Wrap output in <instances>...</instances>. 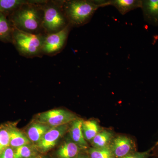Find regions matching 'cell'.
<instances>
[{
	"mask_svg": "<svg viewBox=\"0 0 158 158\" xmlns=\"http://www.w3.org/2000/svg\"><path fill=\"white\" fill-rule=\"evenodd\" d=\"M44 1H30L9 15V19L15 28L19 31L39 34H44L42 24Z\"/></svg>",
	"mask_w": 158,
	"mask_h": 158,
	"instance_id": "obj_1",
	"label": "cell"
},
{
	"mask_svg": "<svg viewBox=\"0 0 158 158\" xmlns=\"http://www.w3.org/2000/svg\"><path fill=\"white\" fill-rule=\"evenodd\" d=\"M109 1L70 0L62 1V7L69 23L73 27L88 23L96 10L107 6Z\"/></svg>",
	"mask_w": 158,
	"mask_h": 158,
	"instance_id": "obj_2",
	"label": "cell"
},
{
	"mask_svg": "<svg viewBox=\"0 0 158 158\" xmlns=\"http://www.w3.org/2000/svg\"><path fill=\"white\" fill-rule=\"evenodd\" d=\"M62 1H44L42 27L45 35L62 31L69 24L62 7Z\"/></svg>",
	"mask_w": 158,
	"mask_h": 158,
	"instance_id": "obj_3",
	"label": "cell"
},
{
	"mask_svg": "<svg viewBox=\"0 0 158 158\" xmlns=\"http://www.w3.org/2000/svg\"><path fill=\"white\" fill-rule=\"evenodd\" d=\"M45 34H30L14 29L12 44L20 55L27 58L42 56Z\"/></svg>",
	"mask_w": 158,
	"mask_h": 158,
	"instance_id": "obj_4",
	"label": "cell"
},
{
	"mask_svg": "<svg viewBox=\"0 0 158 158\" xmlns=\"http://www.w3.org/2000/svg\"><path fill=\"white\" fill-rule=\"evenodd\" d=\"M72 28L69 24L62 31L45 35L42 48L43 55L53 56L60 52L66 45Z\"/></svg>",
	"mask_w": 158,
	"mask_h": 158,
	"instance_id": "obj_5",
	"label": "cell"
},
{
	"mask_svg": "<svg viewBox=\"0 0 158 158\" xmlns=\"http://www.w3.org/2000/svg\"><path fill=\"white\" fill-rule=\"evenodd\" d=\"M77 118L76 115L64 109H55L40 113L36 121L52 127L69 124Z\"/></svg>",
	"mask_w": 158,
	"mask_h": 158,
	"instance_id": "obj_6",
	"label": "cell"
},
{
	"mask_svg": "<svg viewBox=\"0 0 158 158\" xmlns=\"http://www.w3.org/2000/svg\"><path fill=\"white\" fill-rule=\"evenodd\" d=\"M69 128V124L51 128L35 145L37 150L41 154L48 152L55 147L59 139L62 138Z\"/></svg>",
	"mask_w": 158,
	"mask_h": 158,
	"instance_id": "obj_7",
	"label": "cell"
},
{
	"mask_svg": "<svg viewBox=\"0 0 158 158\" xmlns=\"http://www.w3.org/2000/svg\"><path fill=\"white\" fill-rule=\"evenodd\" d=\"M115 158H123L137 151L135 141L129 136H114L109 145Z\"/></svg>",
	"mask_w": 158,
	"mask_h": 158,
	"instance_id": "obj_8",
	"label": "cell"
},
{
	"mask_svg": "<svg viewBox=\"0 0 158 158\" xmlns=\"http://www.w3.org/2000/svg\"><path fill=\"white\" fill-rule=\"evenodd\" d=\"M141 9L144 21L150 25L158 26V0H142Z\"/></svg>",
	"mask_w": 158,
	"mask_h": 158,
	"instance_id": "obj_9",
	"label": "cell"
},
{
	"mask_svg": "<svg viewBox=\"0 0 158 158\" xmlns=\"http://www.w3.org/2000/svg\"><path fill=\"white\" fill-rule=\"evenodd\" d=\"M83 121V119L81 118H77L71 123L69 130L71 140L78 145L82 150L85 151L89 147L82 131Z\"/></svg>",
	"mask_w": 158,
	"mask_h": 158,
	"instance_id": "obj_10",
	"label": "cell"
},
{
	"mask_svg": "<svg viewBox=\"0 0 158 158\" xmlns=\"http://www.w3.org/2000/svg\"><path fill=\"white\" fill-rule=\"evenodd\" d=\"M51 128L48 125L35 121L28 127L26 134L31 142L36 145Z\"/></svg>",
	"mask_w": 158,
	"mask_h": 158,
	"instance_id": "obj_11",
	"label": "cell"
},
{
	"mask_svg": "<svg viewBox=\"0 0 158 158\" xmlns=\"http://www.w3.org/2000/svg\"><path fill=\"white\" fill-rule=\"evenodd\" d=\"M82 151L81 148L71 139L67 140L57 150L55 154L56 158H76Z\"/></svg>",
	"mask_w": 158,
	"mask_h": 158,
	"instance_id": "obj_12",
	"label": "cell"
},
{
	"mask_svg": "<svg viewBox=\"0 0 158 158\" xmlns=\"http://www.w3.org/2000/svg\"><path fill=\"white\" fill-rule=\"evenodd\" d=\"M33 144L26 134L14 125L10 124V146L15 149L17 148Z\"/></svg>",
	"mask_w": 158,
	"mask_h": 158,
	"instance_id": "obj_13",
	"label": "cell"
},
{
	"mask_svg": "<svg viewBox=\"0 0 158 158\" xmlns=\"http://www.w3.org/2000/svg\"><path fill=\"white\" fill-rule=\"evenodd\" d=\"M142 0H111L108 6L115 7L119 13L124 15L129 11L141 8Z\"/></svg>",
	"mask_w": 158,
	"mask_h": 158,
	"instance_id": "obj_14",
	"label": "cell"
},
{
	"mask_svg": "<svg viewBox=\"0 0 158 158\" xmlns=\"http://www.w3.org/2000/svg\"><path fill=\"white\" fill-rule=\"evenodd\" d=\"M14 29L9 18L0 13V41L12 43Z\"/></svg>",
	"mask_w": 158,
	"mask_h": 158,
	"instance_id": "obj_15",
	"label": "cell"
},
{
	"mask_svg": "<svg viewBox=\"0 0 158 158\" xmlns=\"http://www.w3.org/2000/svg\"><path fill=\"white\" fill-rule=\"evenodd\" d=\"M82 129L86 141L90 142L102 129L96 120L90 119L87 120H83Z\"/></svg>",
	"mask_w": 158,
	"mask_h": 158,
	"instance_id": "obj_16",
	"label": "cell"
},
{
	"mask_svg": "<svg viewBox=\"0 0 158 158\" xmlns=\"http://www.w3.org/2000/svg\"><path fill=\"white\" fill-rule=\"evenodd\" d=\"M114 136V133L112 131L102 129L90 142L92 147L95 148L109 147Z\"/></svg>",
	"mask_w": 158,
	"mask_h": 158,
	"instance_id": "obj_17",
	"label": "cell"
},
{
	"mask_svg": "<svg viewBox=\"0 0 158 158\" xmlns=\"http://www.w3.org/2000/svg\"><path fill=\"white\" fill-rule=\"evenodd\" d=\"M30 1L0 0V13L9 17L12 13Z\"/></svg>",
	"mask_w": 158,
	"mask_h": 158,
	"instance_id": "obj_18",
	"label": "cell"
},
{
	"mask_svg": "<svg viewBox=\"0 0 158 158\" xmlns=\"http://www.w3.org/2000/svg\"><path fill=\"white\" fill-rule=\"evenodd\" d=\"M14 151L15 158H32L41 155L33 144L17 148Z\"/></svg>",
	"mask_w": 158,
	"mask_h": 158,
	"instance_id": "obj_19",
	"label": "cell"
},
{
	"mask_svg": "<svg viewBox=\"0 0 158 158\" xmlns=\"http://www.w3.org/2000/svg\"><path fill=\"white\" fill-rule=\"evenodd\" d=\"M90 158H115L110 147H89L85 151Z\"/></svg>",
	"mask_w": 158,
	"mask_h": 158,
	"instance_id": "obj_20",
	"label": "cell"
},
{
	"mask_svg": "<svg viewBox=\"0 0 158 158\" xmlns=\"http://www.w3.org/2000/svg\"><path fill=\"white\" fill-rule=\"evenodd\" d=\"M10 146V124L0 126V155Z\"/></svg>",
	"mask_w": 158,
	"mask_h": 158,
	"instance_id": "obj_21",
	"label": "cell"
},
{
	"mask_svg": "<svg viewBox=\"0 0 158 158\" xmlns=\"http://www.w3.org/2000/svg\"><path fill=\"white\" fill-rule=\"evenodd\" d=\"M153 147L143 152H138L136 151L123 158H149L152 156V152L153 151Z\"/></svg>",
	"mask_w": 158,
	"mask_h": 158,
	"instance_id": "obj_22",
	"label": "cell"
},
{
	"mask_svg": "<svg viewBox=\"0 0 158 158\" xmlns=\"http://www.w3.org/2000/svg\"><path fill=\"white\" fill-rule=\"evenodd\" d=\"M0 158H15L14 148L10 146L6 148L0 155Z\"/></svg>",
	"mask_w": 158,
	"mask_h": 158,
	"instance_id": "obj_23",
	"label": "cell"
},
{
	"mask_svg": "<svg viewBox=\"0 0 158 158\" xmlns=\"http://www.w3.org/2000/svg\"><path fill=\"white\" fill-rule=\"evenodd\" d=\"M76 158H90L89 156L88 155L87 152L84 151H82L79 153L78 155Z\"/></svg>",
	"mask_w": 158,
	"mask_h": 158,
	"instance_id": "obj_24",
	"label": "cell"
},
{
	"mask_svg": "<svg viewBox=\"0 0 158 158\" xmlns=\"http://www.w3.org/2000/svg\"><path fill=\"white\" fill-rule=\"evenodd\" d=\"M153 151H155L156 154L158 156V141L156 143V145L154 146Z\"/></svg>",
	"mask_w": 158,
	"mask_h": 158,
	"instance_id": "obj_25",
	"label": "cell"
},
{
	"mask_svg": "<svg viewBox=\"0 0 158 158\" xmlns=\"http://www.w3.org/2000/svg\"><path fill=\"white\" fill-rule=\"evenodd\" d=\"M32 158H48L47 157L45 156H42L41 155L40 156H37L35 157Z\"/></svg>",
	"mask_w": 158,
	"mask_h": 158,
	"instance_id": "obj_26",
	"label": "cell"
}]
</instances>
